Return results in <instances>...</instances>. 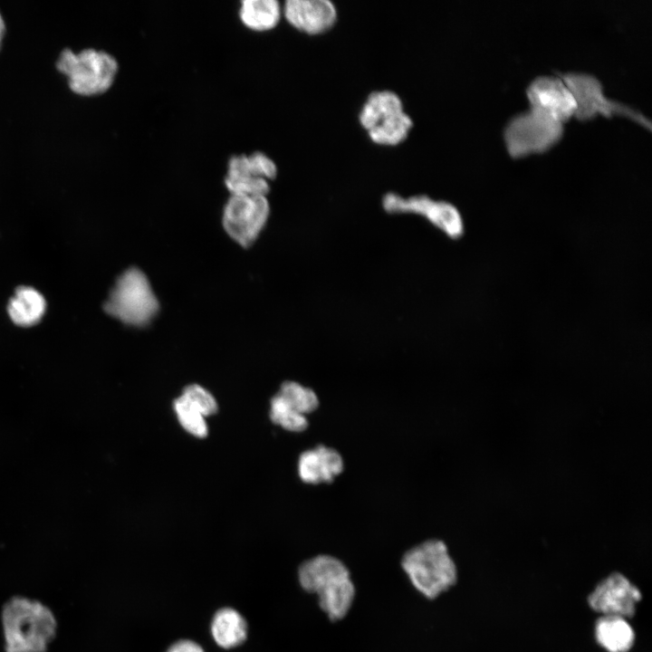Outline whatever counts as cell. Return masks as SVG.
Instances as JSON below:
<instances>
[{"label":"cell","instance_id":"d6986e66","mask_svg":"<svg viewBox=\"0 0 652 652\" xmlns=\"http://www.w3.org/2000/svg\"><path fill=\"white\" fill-rule=\"evenodd\" d=\"M403 110V104L398 94L390 91H375L363 104L360 121L369 131L384 120Z\"/></svg>","mask_w":652,"mask_h":652},{"label":"cell","instance_id":"4fadbf2b","mask_svg":"<svg viewBox=\"0 0 652 652\" xmlns=\"http://www.w3.org/2000/svg\"><path fill=\"white\" fill-rule=\"evenodd\" d=\"M283 14L295 29L317 34L330 29L337 18V11L329 0H288Z\"/></svg>","mask_w":652,"mask_h":652},{"label":"cell","instance_id":"30bf717a","mask_svg":"<svg viewBox=\"0 0 652 652\" xmlns=\"http://www.w3.org/2000/svg\"><path fill=\"white\" fill-rule=\"evenodd\" d=\"M276 175V164L265 153L237 154L227 162L225 186L230 195L267 196Z\"/></svg>","mask_w":652,"mask_h":652},{"label":"cell","instance_id":"484cf974","mask_svg":"<svg viewBox=\"0 0 652 652\" xmlns=\"http://www.w3.org/2000/svg\"><path fill=\"white\" fill-rule=\"evenodd\" d=\"M5 20L2 16V14L0 13V49H1L2 41L5 36Z\"/></svg>","mask_w":652,"mask_h":652},{"label":"cell","instance_id":"ac0fdd59","mask_svg":"<svg viewBox=\"0 0 652 652\" xmlns=\"http://www.w3.org/2000/svg\"><path fill=\"white\" fill-rule=\"evenodd\" d=\"M283 7L276 0H244L238 15L248 29L264 32L274 28L281 20Z\"/></svg>","mask_w":652,"mask_h":652},{"label":"cell","instance_id":"ffe728a7","mask_svg":"<svg viewBox=\"0 0 652 652\" xmlns=\"http://www.w3.org/2000/svg\"><path fill=\"white\" fill-rule=\"evenodd\" d=\"M412 125L411 118L403 110L384 120L368 133L373 142L392 146L407 138Z\"/></svg>","mask_w":652,"mask_h":652},{"label":"cell","instance_id":"ba28073f","mask_svg":"<svg viewBox=\"0 0 652 652\" xmlns=\"http://www.w3.org/2000/svg\"><path fill=\"white\" fill-rule=\"evenodd\" d=\"M269 215L267 196L230 195L223 209L222 225L231 239L248 247L263 231Z\"/></svg>","mask_w":652,"mask_h":652},{"label":"cell","instance_id":"e0dca14e","mask_svg":"<svg viewBox=\"0 0 652 652\" xmlns=\"http://www.w3.org/2000/svg\"><path fill=\"white\" fill-rule=\"evenodd\" d=\"M45 308V299L37 290L20 286L10 299L7 311L15 324L27 327L36 324L43 318Z\"/></svg>","mask_w":652,"mask_h":652},{"label":"cell","instance_id":"3957f363","mask_svg":"<svg viewBox=\"0 0 652 652\" xmlns=\"http://www.w3.org/2000/svg\"><path fill=\"white\" fill-rule=\"evenodd\" d=\"M401 566L412 585L428 599L446 591L457 580L456 566L439 540H428L408 551Z\"/></svg>","mask_w":652,"mask_h":652},{"label":"cell","instance_id":"44dd1931","mask_svg":"<svg viewBox=\"0 0 652 652\" xmlns=\"http://www.w3.org/2000/svg\"><path fill=\"white\" fill-rule=\"evenodd\" d=\"M277 394L287 405L304 416L314 411L319 406L315 392L295 381L283 382Z\"/></svg>","mask_w":652,"mask_h":652},{"label":"cell","instance_id":"9c48e42d","mask_svg":"<svg viewBox=\"0 0 652 652\" xmlns=\"http://www.w3.org/2000/svg\"><path fill=\"white\" fill-rule=\"evenodd\" d=\"M383 208L390 214H415L423 216L452 239L464 235L465 225L461 213L453 204L434 200L427 196L403 197L396 193L386 194L382 200Z\"/></svg>","mask_w":652,"mask_h":652},{"label":"cell","instance_id":"52a82bcc","mask_svg":"<svg viewBox=\"0 0 652 652\" xmlns=\"http://www.w3.org/2000/svg\"><path fill=\"white\" fill-rule=\"evenodd\" d=\"M563 133L564 124L528 108L508 120L503 137L508 154L518 158L547 151Z\"/></svg>","mask_w":652,"mask_h":652},{"label":"cell","instance_id":"8fae6325","mask_svg":"<svg viewBox=\"0 0 652 652\" xmlns=\"http://www.w3.org/2000/svg\"><path fill=\"white\" fill-rule=\"evenodd\" d=\"M529 108L548 118L565 124L576 110L575 99L566 83L558 75H539L526 88Z\"/></svg>","mask_w":652,"mask_h":652},{"label":"cell","instance_id":"5bb4252c","mask_svg":"<svg viewBox=\"0 0 652 652\" xmlns=\"http://www.w3.org/2000/svg\"><path fill=\"white\" fill-rule=\"evenodd\" d=\"M343 469L341 455L333 448L320 445L304 451L298 460V473L308 484L332 482Z\"/></svg>","mask_w":652,"mask_h":652},{"label":"cell","instance_id":"7402d4cb","mask_svg":"<svg viewBox=\"0 0 652 652\" xmlns=\"http://www.w3.org/2000/svg\"><path fill=\"white\" fill-rule=\"evenodd\" d=\"M270 418L289 431L300 432L308 427L306 417L287 405L278 394L271 399Z\"/></svg>","mask_w":652,"mask_h":652},{"label":"cell","instance_id":"cb8c5ba5","mask_svg":"<svg viewBox=\"0 0 652 652\" xmlns=\"http://www.w3.org/2000/svg\"><path fill=\"white\" fill-rule=\"evenodd\" d=\"M183 396L204 416H210L217 411V403L210 392L198 384L187 385Z\"/></svg>","mask_w":652,"mask_h":652},{"label":"cell","instance_id":"d4e9b609","mask_svg":"<svg viewBox=\"0 0 652 652\" xmlns=\"http://www.w3.org/2000/svg\"><path fill=\"white\" fill-rule=\"evenodd\" d=\"M165 652H206L204 647L197 641L189 638H181L173 642Z\"/></svg>","mask_w":652,"mask_h":652},{"label":"cell","instance_id":"6da1fadb","mask_svg":"<svg viewBox=\"0 0 652 652\" xmlns=\"http://www.w3.org/2000/svg\"><path fill=\"white\" fill-rule=\"evenodd\" d=\"M1 620L5 652H45L57 628L48 607L24 597L5 604Z\"/></svg>","mask_w":652,"mask_h":652},{"label":"cell","instance_id":"603a6c76","mask_svg":"<svg viewBox=\"0 0 652 652\" xmlns=\"http://www.w3.org/2000/svg\"><path fill=\"white\" fill-rule=\"evenodd\" d=\"M174 409L181 426L191 435L205 437L207 426L205 417L183 395L174 401Z\"/></svg>","mask_w":652,"mask_h":652},{"label":"cell","instance_id":"5b68a950","mask_svg":"<svg viewBox=\"0 0 652 652\" xmlns=\"http://www.w3.org/2000/svg\"><path fill=\"white\" fill-rule=\"evenodd\" d=\"M104 310L127 325L144 327L158 312L159 302L147 275L131 267L118 277Z\"/></svg>","mask_w":652,"mask_h":652},{"label":"cell","instance_id":"8992f818","mask_svg":"<svg viewBox=\"0 0 652 652\" xmlns=\"http://www.w3.org/2000/svg\"><path fill=\"white\" fill-rule=\"evenodd\" d=\"M570 90L575 101L574 117L588 120L597 116L607 118L620 115L651 129V121L635 108L608 97L601 82L593 74L582 72H557Z\"/></svg>","mask_w":652,"mask_h":652},{"label":"cell","instance_id":"9a60e30c","mask_svg":"<svg viewBox=\"0 0 652 652\" xmlns=\"http://www.w3.org/2000/svg\"><path fill=\"white\" fill-rule=\"evenodd\" d=\"M210 634L219 647L229 650L243 645L248 637V623L235 608L222 607L210 620Z\"/></svg>","mask_w":652,"mask_h":652},{"label":"cell","instance_id":"2e32d148","mask_svg":"<svg viewBox=\"0 0 652 652\" xmlns=\"http://www.w3.org/2000/svg\"><path fill=\"white\" fill-rule=\"evenodd\" d=\"M594 631L597 642L608 652H628L634 644V630L623 617L601 615Z\"/></svg>","mask_w":652,"mask_h":652},{"label":"cell","instance_id":"7a4b0ae2","mask_svg":"<svg viewBox=\"0 0 652 652\" xmlns=\"http://www.w3.org/2000/svg\"><path fill=\"white\" fill-rule=\"evenodd\" d=\"M298 580L305 591L317 595L321 609L331 620L347 615L355 587L349 570L339 559L319 555L305 561L298 569Z\"/></svg>","mask_w":652,"mask_h":652},{"label":"cell","instance_id":"277c9868","mask_svg":"<svg viewBox=\"0 0 652 652\" xmlns=\"http://www.w3.org/2000/svg\"><path fill=\"white\" fill-rule=\"evenodd\" d=\"M55 65L67 77L70 89L83 96L106 92L119 71V63L113 55L94 48H86L78 53L64 48Z\"/></svg>","mask_w":652,"mask_h":652},{"label":"cell","instance_id":"7c38bea8","mask_svg":"<svg viewBox=\"0 0 652 652\" xmlns=\"http://www.w3.org/2000/svg\"><path fill=\"white\" fill-rule=\"evenodd\" d=\"M641 592L627 577L619 572L602 580L588 597L590 607L601 615L630 618L641 599Z\"/></svg>","mask_w":652,"mask_h":652}]
</instances>
